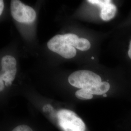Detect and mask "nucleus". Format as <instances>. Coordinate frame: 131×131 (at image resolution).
<instances>
[{"label":"nucleus","mask_w":131,"mask_h":131,"mask_svg":"<svg viewBox=\"0 0 131 131\" xmlns=\"http://www.w3.org/2000/svg\"><path fill=\"white\" fill-rule=\"evenodd\" d=\"M116 12V6L110 2L101 7L100 16L103 20L108 21L115 17Z\"/></svg>","instance_id":"6"},{"label":"nucleus","mask_w":131,"mask_h":131,"mask_svg":"<svg viewBox=\"0 0 131 131\" xmlns=\"http://www.w3.org/2000/svg\"><path fill=\"white\" fill-rule=\"evenodd\" d=\"M12 131H33L32 129L27 125H21L16 127Z\"/></svg>","instance_id":"11"},{"label":"nucleus","mask_w":131,"mask_h":131,"mask_svg":"<svg viewBox=\"0 0 131 131\" xmlns=\"http://www.w3.org/2000/svg\"><path fill=\"white\" fill-rule=\"evenodd\" d=\"M58 124L64 131H85L84 122L77 115L68 109H62L57 113Z\"/></svg>","instance_id":"2"},{"label":"nucleus","mask_w":131,"mask_h":131,"mask_svg":"<svg viewBox=\"0 0 131 131\" xmlns=\"http://www.w3.org/2000/svg\"><path fill=\"white\" fill-rule=\"evenodd\" d=\"M110 84L107 82H102L100 84L96 86L93 87L89 89L90 92L92 94L101 95L106 93L110 89Z\"/></svg>","instance_id":"7"},{"label":"nucleus","mask_w":131,"mask_h":131,"mask_svg":"<svg viewBox=\"0 0 131 131\" xmlns=\"http://www.w3.org/2000/svg\"><path fill=\"white\" fill-rule=\"evenodd\" d=\"M48 48L63 57L70 59L76 54L75 48L68 42L64 35H57L52 38L47 43Z\"/></svg>","instance_id":"4"},{"label":"nucleus","mask_w":131,"mask_h":131,"mask_svg":"<svg viewBox=\"0 0 131 131\" xmlns=\"http://www.w3.org/2000/svg\"><path fill=\"white\" fill-rule=\"evenodd\" d=\"M91 59H94V57H93V56H92V57H91Z\"/></svg>","instance_id":"16"},{"label":"nucleus","mask_w":131,"mask_h":131,"mask_svg":"<svg viewBox=\"0 0 131 131\" xmlns=\"http://www.w3.org/2000/svg\"><path fill=\"white\" fill-rule=\"evenodd\" d=\"M76 97L81 100H90L93 98V94L88 89H80L75 93Z\"/></svg>","instance_id":"9"},{"label":"nucleus","mask_w":131,"mask_h":131,"mask_svg":"<svg viewBox=\"0 0 131 131\" xmlns=\"http://www.w3.org/2000/svg\"><path fill=\"white\" fill-rule=\"evenodd\" d=\"M103 97H107V95H106V94H103Z\"/></svg>","instance_id":"15"},{"label":"nucleus","mask_w":131,"mask_h":131,"mask_svg":"<svg viewBox=\"0 0 131 131\" xmlns=\"http://www.w3.org/2000/svg\"><path fill=\"white\" fill-rule=\"evenodd\" d=\"M11 12L13 18L21 23H32L36 18L34 9L19 0L11 1Z\"/></svg>","instance_id":"3"},{"label":"nucleus","mask_w":131,"mask_h":131,"mask_svg":"<svg viewBox=\"0 0 131 131\" xmlns=\"http://www.w3.org/2000/svg\"><path fill=\"white\" fill-rule=\"evenodd\" d=\"M71 85L80 89L89 90L102 82L99 75L89 70H81L73 72L68 78Z\"/></svg>","instance_id":"1"},{"label":"nucleus","mask_w":131,"mask_h":131,"mask_svg":"<svg viewBox=\"0 0 131 131\" xmlns=\"http://www.w3.org/2000/svg\"><path fill=\"white\" fill-rule=\"evenodd\" d=\"M4 8V2L2 0L0 1V15H2L3 11Z\"/></svg>","instance_id":"12"},{"label":"nucleus","mask_w":131,"mask_h":131,"mask_svg":"<svg viewBox=\"0 0 131 131\" xmlns=\"http://www.w3.org/2000/svg\"><path fill=\"white\" fill-rule=\"evenodd\" d=\"M88 2L93 5H98L101 8L104 5L111 2V1L108 0H89Z\"/></svg>","instance_id":"10"},{"label":"nucleus","mask_w":131,"mask_h":131,"mask_svg":"<svg viewBox=\"0 0 131 131\" xmlns=\"http://www.w3.org/2000/svg\"><path fill=\"white\" fill-rule=\"evenodd\" d=\"M3 81H4L2 79L0 78V90L1 91H2L3 89H4V88H5V85Z\"/></svg>","instance_id":"13"},{"label":"nucleus","mask_w":131,"mask_h":131,"mask_svg":"<svg viewBox=\"0 0 131 131\" xmlns=\"http://www.w3.org/2000/svg\"><path fill=\"white\" fill-rule=\"evenodd\" d=\"M128 56H129V57L131 59V41H130V48H129V51H128Z\"/></svg>","instance_id":"14"},{"label":"nucleus","mask_w":131,"mask_h":131,"mask_svg":"<svg viewBox=\"0 0 131 131\" xmlns=\"http://www.w3.org/2000/svg\"><path fill=\"white\" fill-rule=\"evenodd\" d=\"M91 44L89 41L84 38H79L75 42L74 47L82 51H85L89 50Z\"/></svg>","instance_id":"8"},{"label":"nucleus","mask_w":131,"mask_h":131,"mask_svg":"<svg viewBox=\"0 0 131 131\" xmlns=\"http://www.w3.org/2000/svg\"><path fill=\"white\" fill-rule=\"evenodd\" d=\"M0 78L5 82L6 86H9L14 81L17 73V61L13 56H6L1 59Z\"/></svg>","instance_id":"5"}]
</instances>
